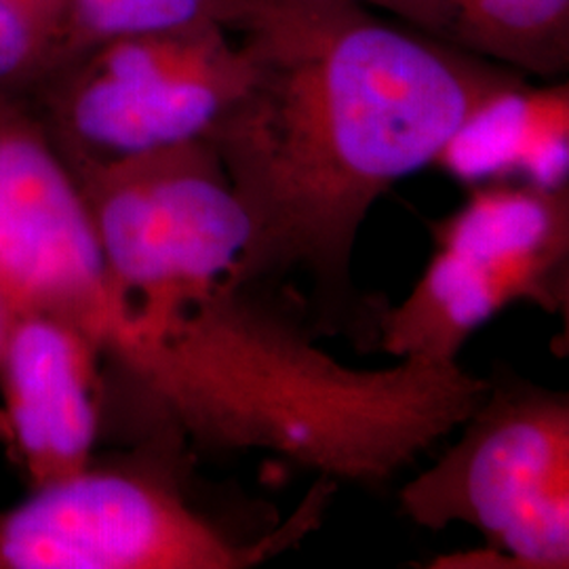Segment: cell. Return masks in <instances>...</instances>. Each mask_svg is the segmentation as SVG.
Listing matches in <instances>:
<instances>
[{
	"mask_svg": "<svg viewBox=\"0 0 569 569\" xmlns=\"http://www.w3.org/2000/svg\"><path fill=\"white\" fill-rule=\"evenodd\" d=\"M11 315H13V310H11L9 298H7V293H4V287L0 283V348H2L4 336H7V329H9Z\"/></svg>",
	"mask_w": 569,
	"mask_h": 569,
	"instance_id": "cell-15",
	"label": "cell"
},
{
	"mask_svg": "<svg viewBox=\"0 0 569 569\" xmlns=\"http://www.w3.org/2000/svg\"><path fill=\"white\" fill-rule=\"evenodd\" d=\"M247 0H63V66L102 42L220 26L234 30Z\"/></svg>",
	"mask_w": 569,
	"mask_h": 569,
	"instance_id": "cell-12",
	"label": "cell"
},
{
	"mask_svg": "<svg viewBox=\"0 0 569 569\" xmlns=\"http://www.w3.org/2000/svg\"><path fill=\"white\" fill-rule=\"evenodd\" d=\"M413 32L519 74L559 77L569 66V0H359Z\"/></svg>",
	"mask_w": 569,
	"mask_h": 569,
	"instance_id": "cell-11",
	"label": "cell"
},
{
	"mask_svg": "<svg viewBox=\"0 0 569 569\" xmlns=\"http://www.w3.org/2000/svg\"><path fill=\"white\" fill-rule=\"evenodd\" d=\"M136 338L234 270L249 218L207 138L102 163H68Z\"/></svg>",
	"mask_w": 569,
	"mask_h": 569,
	"instance_id": "cell-4",
	"label": "cell"
},
{
	"mask_svg": "<svg viewBox=\"0 0 569 569\" xmlns=\"http://www.w3.org/2000/svg\"><path fill=\"white\" fill-rule=\"evenodd\" d=\"M30 16L53 30L61 41V21H63V0H13Z\"/></svg>",
	"mask_w": 569,
	"mask_h": 569,
	"instance_id": "cell-14",
	"label": "cell"
},
{
	"mask_svg": "<svg viewBox=\"0 0 569 569\" xmlns=\"http://www.w3.org/2000/svg\"><path fill=\"white\" fill-rule=\"evenodd\" d=\"M0 283L11 310L63 319L108 359L136 333L79 183L28 103L0 98Z\"/></svg>",
	"mask_w": 569,
	"mask_h": 569,
	"instance_id": "cell-8",
	"label": "cell"
},
{
	"mask_svg": "<svg viewBox=\"0 0 569 569\" xmlns=\"http://www.w3.org/2000/svg\"><path fill=\"white\" fill-rule=\"evenodd\" d=\"M488 380L460 439L399 489V512L432 531L479 529L498 568L568 569V392Z\"/></svg>",
	"mask_w": 569,
	"mask_h": 569,
	"instance_id": "cell-5",
	"label": "cell"
},
{
	"mask_svg": "<svg viewBox=\"0 0 569 569\" xmlns=\"http://www.w3.org/2000/svg\"><path fill=\"white\" fill-rule=\"evenodd\" d=\"M100 345L34 310L11 315L0 348V437L32 488L93 462L102 425Z\"/></svg>",
	"mask_w": 569,
	"mask_h": 569,
	"instance_id": "cell-9",
	"label": "cell"
},
{
	"mask_svg": "<svg viewBox=\"0 0 569 569\" xmlns=\"http://www.w3.org/2000/svg\"><path fill=\"white\" fill-rule=\"evenodd\" d=\"M336 486L317 479L291 517L241 536L207 517L171 472L89 467L0 510V569H247L321 526Z\"/></svg>",
	"mask_w": 569,
	"mask_h": 569,
	"instance_id": "cell-3",
	"label": "cell"
},
{
	"mask_svg": "<svg viewBox=\"0 0 569 569\" xmlns=\"http://www.w3.org/2000/svg\"><path fill=\"white\" fill-rule=\"evenodd\" d=\"M435 167L453 180H517L540 188L569 186L568 84L505 82L477 103L451 133Z\"/></svg>",
	"mask_w": 569,
	"mask_h": 569,
	"instance_id": "cell-10",
	"label": "cell"
},
{
	"mask_svg": "<svg viewBox=\"0 0 569 569\" xmlns=\"http://www.w3.org/2000/svg\"><path fill=\"white\" fill-rule=\"evenodd\" d=\"M61 68L58 34L18 2L0 0V98L30 106Z\"/></svg>",
	"mask_w": 569,
	"mask_h": 569,
	"instance_id": "cell-13",
	"label": "cell"
},
{
	"mask_svg": "<svg viewBox=\"0 0 569 569\" xmlns=\"http://www.w3.org/2000/svg\"><path fill=\"white\" fill-rule=\"evenodd\" d=\"M108 359L182 441L371 489L458 430L489 385L460 361L345 366L283 284L234 277Z\"/></svg>",
	"mask_w": 569,
	"mask_h": 569,
	"instance_id": "cell-2",
	"label": "cell"
},
{
	"mask_svg": "<svg viewBox=\"0 0 569 569\" xmlns=\"http://www.w3.org/2000/svg\"><path fill=\"white\" fill-rule=\"evenodd\" d=\"M234 30L243 89L207 136L251 228L228 277L306 274L323 302H342L373 204L523 74L376 20L359 0H247Z\"/></svg>",
	"mask_w": 569,
	"mask_h": 569,
	"instance_id": "cell-1",
	"label": "cell"
},
{
	"mask_svg": "<svg viewBox=\"0 0 569 569\" xmlns=\"http://www.w3.org/2000/svg\"><path fill=\"white\" fill-rule=\"evenodd\" d=\"M220 26L102 42L37 100L66 163H102L203 140L237 100L244 58Z\"/></svg>",
	"mask_w": 569,
	"mask_h": 569,
	"instance_id": "cell-7",
	"label": "cell"
},
{
	"mask_svg": "<svg viewBox=\"0 0 569 569\" xmlns=\"http://www.w3.org/2000/svg\"><path fill=\"white\" fill-rule=\"evenodd\" d=\"M430 234L435 251L422 277L378 312V345L392 359L458 361L477 329L519 302L568 315L569 186H470Z\"/></svg>",
	"mask_w": 569,
	"mask_h": 569,
	"instance_id": "cell-6",
	"label": "cell"
}]
</instances>
